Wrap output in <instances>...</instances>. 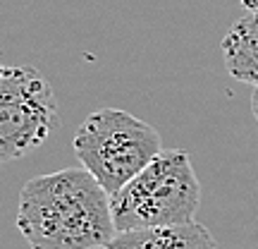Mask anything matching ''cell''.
I'll return each instance as SVG.
<instances>
[{
    "instance_id": "10",
    "label": "cell",
    "mask_w": 258,
    "mask_h": 249,
    "mask_svg": "<svg viewBox=\"0 0 258 249\" xmlns=\"http://www.w3.org/2000/svg\"><path fill=\"white\" fill-rule=\"evenodd\" d=\"M93 249H108V247H93Z\"/></svg>"
},
{
    "instance_id": "4",
    "label": "cell",
    "mask_w": 258,
    "mask_h": 249,
    "mask_svg": "<svg viewBox=\"0 0 258 249\" xmlns=\"http://www.w3.org/2000/svg\"><path fill=\"white\" fill-rule=\"evenodd\" d=\"M60 127L55 91L36 67H5L0 79V163L24 158Z\"/></svg>"
},
{
    "instance_id": "7",
    "label": "cell",
    "mask_w": 258,
    "mask_h": 249,
    "mask_svg": "<svg viewBox=\"0 0 258 249\" xmlns=\"http://www.w3.org/2000/svg\"><path fill=\"white\" fill-rule=\"evenodd\" d=\"M251 111L256 115V122H258V84L251 86Z\"/></svg>"
},
{
    "instance_id": "5",
    "label": "cell",
    "mask_w": 258,
    "mask_h": 249,
    "mask_svg": "<svg viewBox=\"0 0 258 249\" xmlns=\"http://www.w3.org/2000/svg\"><path fill=\"white\" fill-rule=\"evenodd\" d=\"M108 249H218V242L206 225L189 221L179 225L117 232L108 242Z\"/></svg>"
},
{
    "instance_id": "1",
    "label": "cell",
    "mask_w": 258,
    "mask_h": 249,
    "mask_svg": "<svg viewBox=\"0 0 258 249\" xmlns=\"http://www.w3.org/2000/svg\"><path fill=\"white\" fill-rule=\"evenodd\" d=\"M17 230L31 249L108 247L117 235L110 194L84 166L31 177L19 192Z\"/></svg>"
},
{
    "instance_id": "2",
    "label": "cell",
    "mask_w": 258,
    "mask_h": 249,
    "mask_svg": "<svg viewBox=\"0 0 258 249\" xmlns=\"http://www.w3.org/2000/svg\"><path fill=\"white\" fill-rule=\"evenodd\" d=\"M117 232L196 221L201 182L184 148H163L144 170L110 194Z\"/></svg>"
},
{
    "instance_id": "3",
    "label": "cell",
    "mask_w": 258,
    "mask_h": 249,
    "mask_svg": "<svg viewBox=\"0 0 258 249\" xmlns=\"http://www.w3.org/2000/svg\"><path fill=\"white\" fill-rule=\"evenodd\" d=\"M74 154L108 194H115L163 151L156 127L120 108L91 113L74 134Z\"/></svg>"
},
{
    "instance_id": "9",
    "label": "cell",
    "mask_w": 258,
    "mask_h": 249,
    "mask_svg": "<svg viewBox=\"0 0 258 249\" xmlns=\"http://www.w3.org/2000/svg\"><path fill=\"white\" fill-rule=\"evenodd\" d=\"M3 72H5V67H3V65H0V79H3Z\"/></svg>"
},
{
    "instance_id": "6",
    "label": "cell",
    "mask_w": 258,
    "mask_h": 249,
    "mask_svg": "<svg viewBox=\"0 0 258 249\" xmlns=\"http://www.w3.org/2000/svg\"><path fill=\"white\" fill-rule=\"evenodd\" d=\"M225 70L244 84H258V15L246 12L237 19L222 38Z\"/></svg>"
},
{
    "instance_id": "8",
    "label": "cell",
    "mask_w": 258,
    "mask_h": 249,
    "mask_svg": "<svg viewBox=\"0 0 258 249\" xmlns=\"http://www.w3.org/2000/svg\"><path fill=\"white\" fill-rule=\"evenodd\" d=\"M241 5H244L246 12H256L258 15V0H241Z\"/></svg>"
}]
</instances>
